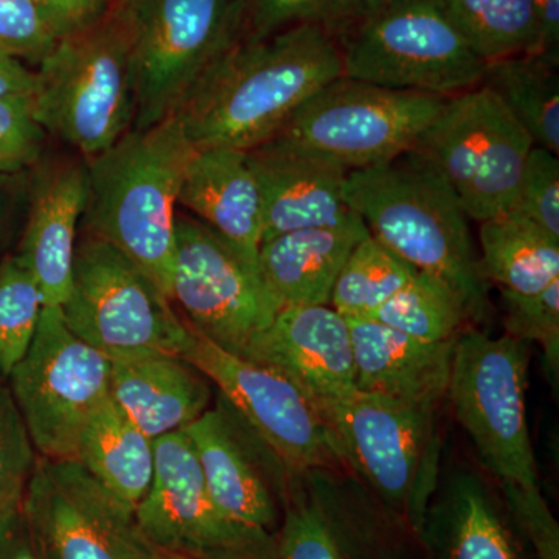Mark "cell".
<instances>
[{
	"label": "cell",
	"mask_w": 559,
	"mask_h": 559,
	"mask_svg": "<svg viewBox=\"0 0 559 559\" xmlns=\"http://www.w3.org/2000/svg\"><path fill=\"white\" fill-rule=\"evenodd\" d=\"M183 432L221 510L249 527L275 535L296 473L219 392L213 406Z\"/></svg>",
	"instance_id": "obj_18"
},
{
	"label": "cell",
	"mask_w": 559,
	"mask_h": 559,
	"mask_svg": "<svg viewBox=\"0 0 559 559\" xmlns=\"http://www.w3.org/2000/svg\"><path fill=\"white\" fill-rule=\"evenodd\" d=\"M38 75L24 61L0 53V98L35 95Z\"/></svg>",
	"instance_id": "obj_44"
},
{
	"label": "cell",
	"mask_w": 559,
	"mask_h": 559,
	"mask_svg": "<svg viewBox=\"0 0 559 559\" xmlns=\"http://www.w3.org/2000/svg\"><path fill=\"white\" fill-rule=\"evenodd\" d=\"M171 300L186 312L191 329L241 358L280 311L259 266L186 215L176 216Z\"/></svg>",
	"instance_id": "obj_16"
},
{
	"label": "cell",
	"mask_w": 559,
	"mask_h": 559,
	"mask_svg": "<svg viewBox=\"0 0 559 559\" xmlns=\"http://www.w3.org/2000/svg\"><path fill=\"white\" fill-rule=\"evenodd\" d=\"M178 204L259 266L263 200L248 151H194L180 182Z\"/></svg>",
	"instance_id": "obj_24"
},
{
	"label": "cell",
	"mask_w": 559,
	"mask_h": 559,
	"mask_svg": "<svg viewBox=\"0 0 559 559\" xmlns=\"http://www.w3.org/2000/svg\"><path fill=\"white\" fill-rule=\"evenodd\" d=\"M337 0H238L241 40H259L300 24H325Z\"/></svg>",
	"instance_id": "obj_38"
},
{
	"label": "cell",
	"mask_w": 559,
	"mask_h": 559,
	"mask_svg": "<svg viewBox=\"0 0 559 559\" xmlns=\"http://www.w3.org/2000/svg\"><path fill=\"white\" fill-rule=\"evenodd\" d=\"M500 495L535 559H559V524L540 485L499 484Z\"/></svg>",
	"instance_id": "obj_40"
},
{
	"label": "cell",
	"mask_w": 559,
	"mask_h": 559,
	"mask_svg": "<svg viewBox=\"0 0 559 559\" xmlns=\"http://www.w3.org/2000/svg\"><path fill=\"white\" fill-rule=\"evenodd\" d=\"M538 24L539 55L559 64V0H533Z\"/></svg>",
	"instance_id": "obj_45"
},
{
	"label": "cell",
	"mask_w": 559,
	"mask_h": 559,
	"mask_svg": "<svg viewBox=\"0 0 559 559\" xmlns=\"http://www.w3.org/2000/svg\"><path fill=\"white\" fill-rule=\"evenodd\" d=\"M159 559H189V558L176 557V555L159 554Z\"/></svg>",
	"instance_id": "obj_47"
},
{
	"label": "cell",
	"mask_w": 559,
	"mask_h": 559,
	"mask_svg": "<svg viewBox=\"0 0 559 559\" xmlns=\"http://www.w3.org/2000/svg\"><path fill=\"white\" fill-rule=\"evenodd\" d=\"M110 399L150 439L183 430L212 406V382L183 356L110 360Z\"/></svg>",
	"instance_id": "obj_25"
},
{
	"label": "cell",
	"mask_w": 559,
	"mask_h": 559,
	"mask_svg": "<svg viewBox=\"0 0 559 559\" xmlns=\"http://www.w3.org/2000/svg\"><path fill=\"white\" fill-rule=\"evenodd\" d=\"M417 272L369 234L345 261L331 294L330 307L345 319L370 318Z\"/></svg>",
	"instance_id": "obj_32"
},
{
	"label": "cell",
	"mask_w": 559,
	"mask_h": 559,
	"mask_svg": "<svg viewBox=\"0 0 559 559\" xmlns=\"http://www.w3.org/2000/svg\"><path fill=\"white\" fill-rule=\"evenodd\" d=\"M57 40L35 0H0V53L39 66Z\"/></svg>",
	"instance_id": "obj_39"
},
{
	"label": "cell",
	"mask_w": 559,
	"mask_h": 559,
	"mask_svg": "<svg viewBox=\"0 0 559 559\" xmlns=\"http://www.w3.org/2000/svg\"><path fill=\"white\" fill-rule=\"evenodd\" d=\"M370 319L429 344L455 341L473 326L457 294L425 272H417Z\"/></svg>",
	"instance_id": "obj_31"
},
{
	"label": "cell",
	"mask_w": 559,
	"mask_h": 559,
	"mask_svg": "<svg viewBox=\"0 0 559 559\" xmlns=\"http://www.w3.org/2000/svg\"><path fill=\"white\" fill-rule=\"evenodd\" d=\"M9 378L39 457L73 460L81 430L110 396V360L69 330L60 307H46Z\"/></svg>",
	"instance_id": "obj_12"
},
{
	"label": "cell",
	"mask_w": 559,
	"mask_h": 559,
	"mask_svg": "<svg viewBox=\"0 0 559 559\" xmlns=\"http://www.w3.org/2000/svg\"><path fill=\"white\" fill-rule=\"evenodd\" d=\"M342 76L340 44L322 24L237 39L210 62L176 119L191 145L259 148L319 90Z\"/></svg>",
	"instance_id": "obj_1"
},
{
	"label": "cell",
	"mask_w": 559,
	"mask_h": 559,
	"mask_svg": "<svg viewBox=\"0 0 559 559\" xmlns=\"http://www.w3.org/2000/svg\"><path fill=\"white\" fill-rule=\"evenodd\" d=\"M447 100L340 76L308 98L270 142L348 173L381 167L414 150Z\"/></svg>",
	"instance_id": "obj_6"
},
{
	"label": "cell",
	"mask_w": 559,
	"mask_h": 559,
	"mask_svg": "<svg viewBox=\"0 0 559 559\" xmlns=\"http://www.w3.org/2000/svg\"><path fill=\"white\" fill-rule=\"evenodd\" d=\"M507 336L539 345L551 388L559 384V280L535 294L500 289Z\"/></svg>",
	"instance_id": "obj_34"
},
{
	"label": "cell",
	"mask_w": 559,
	"mask_h": 559,
	"mask_svg": "<svg viewBox=\"0 0 559 559\" xmlns=\"http://www.w3.org/2000/svg\"><path fill=\"white\" fill-rule=\"evenodd\" d=\"M345 200L374 240L418 272L447 283L471 323L491 311L489 285L471 238L469 218L454 191L417 154L348 173Z\"/></svg>",
	"instance_id": "obj_2"
},
{
	"label": "cell",
	"mask_w": 559,
	"mask_h": 559,
	"mask_svg": "<svg viewBox=\"0 0 559 559\" xmlns=\"http://www.w3.org/2000/svg\"><path fill=\"white\" fill-rule=\"evenodd\" d=\"M342 76L455 97L484 80L481 60L439 0H399L336 36Z\"/></svg>",
	"instance_id": "obj_7"
},
{
	"label": "cell",
	"mask_w": 559,
	"mask_h": 559,
	"mask_svg": "<svg viewBox=\"0 0 559 559\" xmlns=\"http://www.w3.org/2000/svg\"><path fill=\"white\" fill-rule=\"evenodd\" d=\"M182 356L216 385L290 471L344 468L322 412L282 371L226 352L193 329Z\"/></svg>",
	"instance_id": "obj_17"
},
{
	"label": "cell",
	"mask_w": 559,
	"mask_h": 559,
	"mask_svg": "<svg viewBox=\"0 0 559 559\" xmlns=\"http://www.w3.org/2000/svg\"><path fill=\"white\" fill-rule=\"evenodd\" d=\"M533 140L487 87L448 98L412 153L454 191L477 223L509 212Z\"/></svg>",
	"instance_id": "obj_11"
},
{
	"label": "cell",
	"mask_w": 559,
	"mask_h": 559,
	"mask_svg": "<svg viewBox=\"0 0 559 559\" xmlns=\"http://www.w3.org/2000/svg\"><path fill=\"white\" fill-rule=\"evenodd\" d=\"M58 39L97 24L116 0H35Z\"/></svg>",
	"instance_id": "obj_41"
},
{
	"label": "cell",
	"mask_w": 559,
	"mask_h": 559,
	"mask_svg": "<svg viewBox=\"0 0 559 559\" xmlns=\"http://www.w3.org/2000/svg\"><path fill=\"white\" fill-rule=\"evenodd\" d=\"M0 559H46L33 538L21 507L0 520Z\"/></svg>",
	"instance_id": "obj_42"
},
{
	"label": "cell",
	"mask_w": 559,
	"mask_h": 559,
	"mask_svg": "<svg viewBox=\"0 0 559 559\" xmlns=\"http://www.w3.org/2000/svg\"><path fill=\"white\" fill-rule=\"evenodd\" d=\"M21 510L46 559H159L135 511L75 460L38 457Z\"/></svg>",
	"instance_id": "obj_15"
},
{
	"label": "cell",
	"mask_w": 559,
	"mask_h": 559,
	"mask_svg": "<svg viewBox=\"0 0 559 559\" xmlns=\"http://www.w3.org/2000/svg\"><path fill=\"white\" fill-rule=\"evenodd\" d=\"M436 412L362 390L322 411L344 468L414 539L441 477Z\"/></svg>",
	"instance_id": "obj_5"
},
{
	"label": "cell",
	"mask_w": 559,
	"mask_h": 559,
	"mask_svg": "<svg viewBox=\"0 0 559 559\" xmlns=\"http://www.w3.org/2000/svg\"><path fill=\"white\" fill-rule=\"evenodd\" d=\"M38 457L10 389L0 385V520L20 509Z\"/></svg>",
	"instance_id": "obj_35"
},
{
	"label": "cell",
	"mask_w": 559,
	"mask_h": 559,
	"mask_svg": "<svg viewBox=\"0 0 559 559\" xmlns=\"http://www.w3.org/2000/svg\"><path fill=\"white\" fill-rule=\"evenodd\" d=\"M452 24L487 62L538 53L533 0H439Z\"/></svg>",
	"instance_id": "obj_30"
},
{
	"label": "cell",
	"mask_w": 559,
	"mask_h": 559,
	"mask_svg": "<svg viewBox=\"0 0 559 559\" xmlns=\"http://www.w3.org/2000/svg\"><path fill=\"white\" fill-rule=\"evenodd\" d=\"M49 134L36 119L35 95L0 98V176L38 167Z\"/></svg>",
	"instance_id": "obj_36"
},
{
	"label": "cell",
	"mask_w": 559,
	"mask_h": 559,
	"mask_svg": "<svg viewBox=\"0 0 559 559\" xmlns=\"http://www.w3.org/2000/svg\"><path fill=\"white\" fill-rule=\"evenodd\" d=\"M86 200V160L80 156L50 157L36 167L31 212L17 255L35 275L46 307H61L68 299Z\"/></svg>",
	"instance_id": "obj_21"
},
{
	"label": "cell",
	"mask_w": 559,
	"mask_h": 559,
	"mask_svg": "<svg viewBox=\"0 0 559 559\" xmlns=\"http://www.w3.org/2000/svg\"><path fill=\"white\" fill-rule=\"evenodd\" d=\"M557 62L538 53L488 62L487 87L527 131L533 145L559 153V73Z\"/></svg>",
	"instance_id": "obj_29"
},
{
	"label": "cell",
	"mask_w": 559,
	"mask_h": 559,
	"mask_svg": "<svg viewBox=\"0 0 559 559\" xmlns=\"http://www.w3.org/2000/svg\"><path fill=\"white\" fill-rule=\"evenodd\" d=\"M7 191L3 189L2 180H0V227H2L3 216H5L7 204H9V200H7Z\"/></svg>",
	"instance_id": "obj_46"
},
{
	"label": "cell",
	"mask_w": 559,
	"mask_h": 559,
	"mask_svg": "<svg viewBox=\"0 0 559 559\" xmlns=\"http://www.w3.org/2000/svg\"><path fill=\"white\" fill-rule=\"evenodd\" d=\"M154 450L153 481L134 510L154 549L189 559H278L275 535L221 510L183 430L154 440Z\"/></svg>",
	"instance_id": "obj_14"
},
{
	"label": "cell",
	"mask_w": 559,
	"mask_h": 559,
	"mask_svg": "<svg viewBox=\"0 0 559 559\" xmlns=\"http://www.w3.org/2000/svg\"><path fill=\"white\" fill-rule=\"evenodd\" d=\"M73 460L135 510L153 481L156 450L154 440L109 396L81 430Z\"/></svg>",
	"instance_id": "obj_27"
},
{
	"label": "cell",
	"mask_w": 559,
	"mask_h": 559,
	"mask_svg": "<svg viewBox=\"0 0 559 559\" xmlns=\"http://www.w3.org/2000/svg\"><path fill=\"white\" fill-rule=\"evenodd\" d=\"M415 546L423 559H533L502 495L465 468L441 474Z\"/></svg>",
	"instance_id": "obj_20"
},
{
	"label": "cell",
	"mask_w": 559,
	"mask_h": 559,
	"mask_svg": "<svg viewBox=\"0 0 559 559\" xmlns=\"http://www.w3.org/2000/svg\"><path fill=\"white\" fill-rule=\"evenodd\" d=\"M347 320L356 389L432 409L447 400L457 340L429 344L374 319Z\"/></svg>",
	"instance_id": "obj_23"
},
{
	"label": "cell",
	"mask_w": 559,
	"mask_h": 559,
	"mask_svg": "<svg viewBox=\"0 0 559 559\" xmlns=\"http://www.w3.org/2000/svg\"><path fill=\"white\" fill-rule=\"evenodd\" d=\"M242 358L282 371L320 412L358 390L348 320L330 305L282 308Z\"/></svg>",
	"instance_id": "obj_19"
},
{
	"label": "cell",
	"mask_w": 559,
	"mask_h": 559,
	"mask_svg": "<svg viewBox=\"0 0 559 559\" xmlns=\"http://www.w3.org/2000/svg\"><path fill=\"white\" fill-rule=\"evenodd\" d=\"M170 299L112 245L84 234L61 305L69 330L109 360L150 353L182 356L191 329Z\"/></svg>",
	"instance_id": "obj_8"
},
{
	"label": "cell",
	"mask_w": 559,
	"mask_h": 559,
	"mask_svg": "<svg viewBox=\"0 0 559 559\" xmlns=\"http://www.w3.org/2000/svg\"><path fill=\"white\" fill-rule=\"evenodd\" d=\"M36 75V119L81 159H92L132 130L131 35L117 2L97 24L58 39Z\"/></svg>",
	"instance_id": "obj_4"
},
{
	"label": "cell",
	"mask_w": 559,
	"mask_h": 559,
	"mask_svg": "<svg viewBox=\"0 0 559 559\" xmlns=\"http://www.w3.org/2000/svg\"><path fill=\"white\" fill-rule=\"evenodd\" d=\"M479 240L488 285L535 294L559 280V241L513 210L480 223Z\"/></svg>",
	"instance_id": "obj_28"
},
{
	"label": "cell",
	"mask_w": 559,
	"mask_h": 559,
	"mask_svg": "<svg viewBox=\"0 0 559 559\" xmlns=\"http://www.w3.org/2000/svg\"><path fill=\"white\" fill-rule=\"evenodd\" d=\"M528 342L471 326L455 341L447 399L499 484L539 485L527 419Z\"/></svg>",
	"instance_id": "obj_9"
},
{
	"label": "cell",
	"mask_w": 559,
	"mask_h": 559,
	"mask_svg": "<svg viewBox=\"0 0 559 559\" xmlns=\"http://www.w3.org/2000/svg\"><path fill=\"white\" fill-rule=\"evenodd\" d=\"M399 0H337L323 27L336 38L342 32Z\"/></svg>",
	"instance_id": "obj_43"
},
{
	"label": "cell",
	"mask_w": 559,
	"mask_h": 559,
	"mask_svg": "<svg viewBox=\"0 0 559 559\" xmlns=\"http://www.w3.org/2000/svg\"><path fill=\"white\" fill-rule=\"evenodd\" d=\"M263 200V241L288 231L341 226L359 216L345 200L348 171L267 142L248 151Z\"/></svg>",
	"instance_id": "obj_22"
},
{
	"label": "cell",
	"mask_w": 559,
	"mask_h": 559,
	"mask_svg": "<svg viewBox=\"0 0 559 559\" xmlns=\"http://www.w3.org/2000/svg\"><path fill=\"white\" fill-rule=\"evenodd\" d=\"M194 151L171 116L86 160L84 234L119 249L170 300L178 194Z\"/></svg>",
	"instance_id": "obj_3"
},
{
	"label": "cell",
	"mask_w": 559,
	"mask_h": 559,
	"mask_svg": "<svg viewBox=\"0 0 559 559\" xmlns=\"http://www.w3.org/2000/svg\"><path fill=\"white\" fill-rule=\"evenodd\" d=\"M275 538L278 559H412L415 544L345 468L294 474Z\"/></svg>",
	"instance_id": "obj_13"
},
{
	"label": "cell",
	"mask_w": 559,
	"mask_h": 559,
	"mask_svg": "<svg viewBox=\"0 0 559 559\" xmlns=\"http://www.w3.org/2000/svg\"><path fill=\"white\" fill-rule=\"evenodd\" d=\"M559 241V159L533 146L511 209Z\"/></svg>",
	"instance_id": "obj_37"
},
{
	"label": "cell",
	"mask_w": 559,
	"mask_h": 559,
	"mask_svg": "<svg viewBox=\"0 0 559 559\" xmlns=\"http://www.w3.org/2000/svg\"><path fill=\"white\" fill-rule=\"evenodd\" d=\"M130 28L132 130L175 116L210 62L240 38L238 0H116Z\"/></svg>",
	"instance_id": "obj_10"
},
{
	"label": "cell",
	"mask_w": 559,
	"mask_h": 559,
	"mask_svg": "<svg viewBox=\"0 0 559 559\" xmlns=\"http://www.w3.org/2000/svg\"><path fill=\"white\" fill-rule=\"evenodd\" d=\"M43 293L20 255L0 263V373L9 377L32 345L40 316Z\"/></svg>",
	"instance_id": "obj_33"
},
{
	"label": "cell",
	"mask_w": 559,
	"mask_h": 559,
	"mask_svg": "<svg viewBox=\"0 0 559 559\" xmlns=\"http://www.w3.org/2000/svg\"><path fill=\"white\" fill-rule=\"evenodd\" d=\"M367 235L356 216L341 226L288 231L261 242L260 277L280 310L330 305L345 261Z\"/></svg>",
	"instance_id": "obj_26"
}]
</instances>
